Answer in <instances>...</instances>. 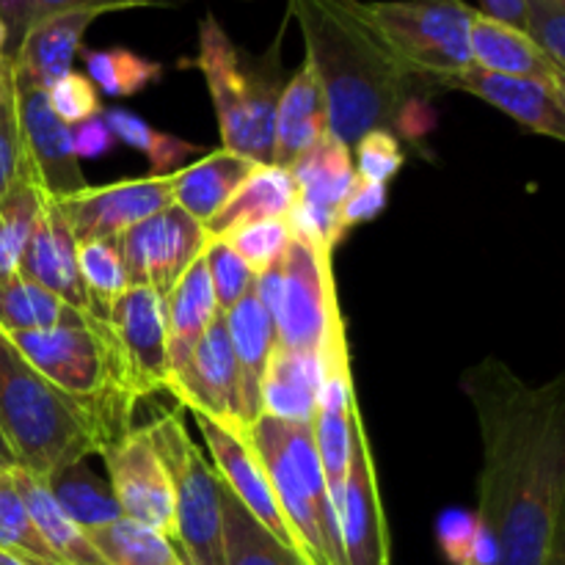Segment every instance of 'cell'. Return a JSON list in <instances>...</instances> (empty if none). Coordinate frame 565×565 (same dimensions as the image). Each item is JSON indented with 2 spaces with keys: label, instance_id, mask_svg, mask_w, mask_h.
<instances>
[{
  "label": "cell",
  "instance_id": "obj_49",
  "mask_svg": "<svg viewBox=\"0 0 565 565\" xmlns=\"http://www.w3.org/2000/svg\"><path fill=\"white\" fill-rule=\"evenodd\" d=\"M544 565H565V524L557 527L555 539H552L550 544V552H546Z\"/></svg>",
  "mask_w": 565,
  "mask_h": 565
},
{
  "label": "cell",
  "instance_id": "obj_50",
  "mask_svg": "<svg viewBox=\"0 0 565 565\" xmlns=\"http://www.w3.org/2000/svg\"><path fill=\"white\" fill-rule=\"evenodd\" d=\"M11 467H17V458L14 452H11V447L6 445L3 434H0V469H11Z\"/></svg>",
  "mask_w": 565,
  "mask_h": 565
},
{
  "label": "cell",
  "instance_id": "obj_9",
  "mask_svg": "<svg viewBox=\"0 0 565 565\" xmlns=\"http://www.w3.org/2000/svg\"><path fill=\"white\" fill-rule=\"evenodd\" d=\"M210 237L213 235L207 226L199 224L177 204H169L152 218L121 232L116 237V248L130 285H147L166 296L177 279L202 257Z\"/></svg>",
  "mask_w": 565,
  "mask_h": 565
},
{
  "label": "cell",
  "instance_id": "obj_10",
  "mask_svg": "<svg viewBox=\"0 0 565 565\" xmlns=\"http://www.w3.org/2000/svg\"><path fill=\"white\" fill-rule=\"evenodd\" d=\"M99 456L108 467L110 497L121 516L174 541V497L149 430H127L121 439L105 445Z\"/></svg>",
  "mask_w": 565,
  "mask_h": 565
},
{
  "label": "cell",
  "instance_id": "obj_52",
  "mask_svg": "<svg viewBox=\"0 0 565 565\" xmlns=\"http://www.w3.org/2000/svg\"><path fill=\"white\" fill-rule=\"evenodd\" d=\"M6 42H9V36H6V25H3V20H0V61L6 58Z\"/></svg>",
  "mask_w": 565,
  "mask_h": 565
},
{
  "label": "cell",
  "instance_id": "obj_22",
  "mask_svg": "<svg viewBox=\"0 0 565 565\" xmlns=\"http://www.w3.org/2000/svg\"><path fill=\"white\" fill-rule=\"evenodd\" d=\"M166 303V342H169V379L185 367L193 348L199 345L210 326L221 318L210 281L204 254L177 279L163 296Z\"/></svg>",
  "mask_w": 565,
  "mask_h": 565
},
{
  "label": "cell",
  "instance_id": "obj_6",
  "mask_svg": "<svg viewBox=\"0 0 565 565\" xmlns=\"http://www.w3.org/2000/svg\"><path fill=\"white\" fill-rule=\"evenodd\" d=\"M331 257L334 252L290 241L285 257L257 276L254 292L274 318L279 351L315 356L342 320Z\"/></svg>",
  "mask_w": 565,
  "mask_h": 565
},
{
  "label": "cell",
  "instance_id": "obj_38",
  "mask_svg": "<svg viewBox=\"0 0 565 565\" xmlns=\"http://www.w3.org/2000/svg\"><path fill=\"white\" fill-rule=\"evenodd\" d=\"M50 486H53V494L58 500V505L64 508L66 516L77 527H99V524H108L121 516L114 497L105 494L97 486V480H94V475L86 472V461L75 463L66 472H61L58 478L50 480Z\"/></svg>",
  "mask_w": 565,
  "mask_h": 565
},
{
  "label": "cell",
  "instance_id": "obj_17",
  "mask_svg": "<svg viewBox=\"0 0 565 565\" xmlns=\"http://www.w3.org/2000/svg\"><path fill=\"white\" fill-rule=\"evenodd\" d=\"M439 86L472 94L539 136L555 138V141L565 138V88H555L533 77L497 75L475 64L445 77Z\"/></svg>",
  "mask_w": 565,
  "mask_h": 565
},
{
  "label": "cell",
  "instance_id": "obj_23",
  "mask_svg": "<svg viewBox=\"0 0 565 565\" xmlns=\"http://www.w3.org/2000/svg\"><path fill=\"white\" fill-rule=\"evenodd\" d=\"M329 132V114L318 75L303 61L279 94L274 119V163L290 166Z\"/></svg>",
  "mask_w": 565,
  "mask_h": 565
},
{
  "label": "cell",
  "instance_id": "obj_39",
  "mask_svg": "<svg viewBox=\"0 0 565 565\" xmlns=\"http://www.w3.org/2000/svg\"><path fill=\"white\" fill-rule=\"evenodd\" d=\"M103 119L105 125H108V130L114 132L116 141L127 143V147L147 154L149 163H152V174H171L169 169H174L182 158H188V154L196 149L191 147V143L182 141V138L158 132L154 127H149L147 121L138 119L136 114H130V110H103Z\"/></svg>",
  "mask_w": 565,
  "mask_h": 565
},
{
  "label": "cell",
  "instance_id": "obj_29",
  "mask_svg": "<svg viewBox=\"0 0 565 565\" xmlns=\"http://www.w3.org/2000/svg\"><path fill=\"white\" fill-rule=\"evenodd\" d=\"M221 565H307L221 483Z\"/></svg>",
  "mask_w": 565,
  "mask_h": 565
},
{
  "label": "cell",
  "instance_id": "obj_53",
  "mask_svg": "<svg viewBox=\"0 0 565 565\" xmlns=\"http://www.w3.org/2000/svg\"><path fill=\"white\" fill-rule=\"evenodd\" d=\"M0 70H3V61H0Z\"/></svg>",
  "mask_w": 565,
  "mask_h": 565
},
{
  "label": "cell",
  "instance_id": "obj_40",
  "mask_svg": "<svg viewBox=\"0 0 565 565\" xmlns=\"http://www.w3.org/2000/svg\"><path fill=\"white\" fill-rule=\"evenodd\" d=\"M221 241L254 270V274H263V270L274 268L281 257H285L287 246H290L292 235L287 218H263V221H246V224H237L232 230L221 232Z\"/></svg>",
  "mask_w": 565,
  "mask_h": 565
},
{
  "label": "cell",
  "instance_id": "obj_3",
  "mask_svg": "<svg viewBox=\"0 0 565 565\" xmlns=\"http://www.w3.org/2000/svg\"><path fill=\"white\" fill-rule=\"evenodd\" d=\"M9 337L22 356L86 414L97 436V452L130 430L138 397L110 323L72 309L55 329Z\"/></svg>",
  "mask_w": 565,
  "mask_h": 565
},
{
  "label": "cell",
  "instance_id": "obj_32",
  "mask_svg": "<svg viewBox=\"0 0 565 565\" xmlns=\"http://www.w3.org/2000/svg\"><path fill=\"white\" fill-rule=\"evenodd\" d=\"M196 0H0V20L6 25V55L20 44L28 28L36 25L44 17L61 14V11H130V9H182Z\"/></svg>",
  "mask_w": 565,
  "mask_h": 565
},
{
  "label": "cell",
  "instance_id": "obj_34",
  "mask_svg": "<svg viewBox=\"0 0 565 565\" xmlns=\"http://www.w3.org/2000/svg\"><path fill=\"white\" fill-rule=\"evenodd\" d=\"M77 270L88 298V315L108 323L116 298L130 287L116 241H77Z\"/></svg>",
  "mask_w": 565,
  "mask_h": 565
},
{
  "label": "cell",
  "instance_id": "obj_26",
  "mask_svg": "<svg viewBox=\"0 0 565 565\" xmlns=\"http://www.w3.org/2000/svg\"><path fill=\"white\" fill-rule=\"evenodd\" d=\"M292 182H296L298 202L315 210L337 215L342 199L356 182V166H353L351 147L326 132L312 149L287 166Z\"/></svg>",
  "mask_w": 565,
  "mask_h": 565
},
{
  "label": "cell",
  "instance_id": "obj_14",
  "mask_svg": "<svg viewBox=\"0 0 565 565\" xmlns=\"http://www.w3.org/2000/svg\"><path fill=\"white\" fill-rule=\"evenodd\" d=\"M138 401L166 392L169 384V342H166V303L158 290L130 285L108 318Z\"/></svg>",
  "mask_w": 565,
  "mask_h": 565
},
{
  "label": "cell",
  "instance_id": "obj_42",
  "mask_svg": "<svg viewBox=\"0 0 565 565\" xmlns=\"http://www.w3.org/2000/svg\"><path fill=\"white\" fill-rule=\"evenodd\" d=\"M204 263H207V274L221 312L235 307L257 285V274L221 237H210L207 248H204Z\"/></svg>",
  "mask_w": 565,
  "mask_h": 565
},
{
  "label": "cell",
  "instance_id": "obj_1",
  "mask_svg": "<svg viewBox=\"0 0 565 565\" xmlns=\"http://www.w3.org/2000/svg\"><path fill=\"white\" fill-rule=\"evenodd\" d=\"M483 445L478 524L491 565H544L565 524V375L530 386L489 356L461 381Z\"/></svg>",
  "mask_w": 565,
  "mask_h": 565
},
{
  "label": "cell",
  "instance_id": "obj_31",
  "mask_svg": "<svg viewBox=\"0 0 565 565\" xmlns=\"http://www.w3.org/2000/svg\"><path fill=\"white\" fill-rule=\"evenodd\" d=\"M44 202H47V193L39 185L36 169L25 154V169H22L20 180L0 202V281L20 274L22 254L36 230Z\"/></svg>",
  "mask_w": 565,
  "mask_h": 565
},
{
  "label": "cell",
  "instance_id": "obj_5",
  "mask_svg": "<svg viewBox=\"0 0 565 565\" xmlns=\"http://www.w3.org/2000/svg\"><path fill=\"white\" fill-rule=\"evenodd\" d=\"M0 434L17 458L42 478L55 480L97 452L86 414L61 395L0 329Z\"/></svg>",
  "mask_w": 565,
  "mask_h": 565
},
{
  "label": "cell",
  "instance_id": "obj_33",
  "mask_svg": "<svg viewBox=\"0 0 565 565\" xmlns=\"http://www.w3.org/2000/svg\"><path fill=\"white\" fill-rule=\"evenodd\" d=\"M72 307L22 274L0 281V329L6 334L47 331L70 318Z\"/></svg>",
  "mask_w": 565,
  "mask_h": 565
},
{
  "label": "cell",
  "instance_id": "obj_13",
  "mask_svg": "<svg viewBox=\"0 0 565 565\" xmlns=\"http://www.w3.org/2000/svg\"><path fill=\"white\" fill-rule=\"evenodd\" d=\"M171 174H149L55 199L77 241H116L121 232L174 204Z\"/></svg>",
  "mask_w": 565,
  "mask_h": 565
},
{
  "label": "cell",
  "instance_id": "obj_21",
  "mask_svg": "<svg viewBox=\"0 0 565 565\" xmlns=\"http://www.w3.org/2000/svg\"><path fill=\"white\" fill-rule=\"evenodd\" d=\"M469 55H472V64L486 72L533 77L555 88H565L563 66H557L522 28L494 20L480 9L472 11V22H469Z\"/></svg>",
  "mask_w": 565,
  "mask_h": 565
},
{
  "label": "cell",
  "instance_id": "obj_48",
  "mask_svg": "<svg viewBox=\"0 0 565 565\" xmlns=\"http://www.w3.org/2000/svg\"><path fill=\"white\" fill-rule=\"evenodd\" d=\"M483 14L494 17V20L508 22L513 28L524 31V0H480Z\"/></svg>",
  "mask_w": 565,
  "mask_h": 565
},
{
  "label": "cell",
  "instance_id": "obj_28",
  "mask_svg": "<svg viewBox=\"0 0 565 565\" xmlns=\"http://www.w3.org/2000/svg\"><path fill=\"white\" fill-rule=\"evenodd\" d=\"M298 191L292 182L290 171L285 166H257L252 174L243 180V185L232 193L230 202L224 204L218 215L207 224L210 235L232 230L246 221L263 218H287L290 207L296 204Z\"/></svg>",
  "mask_w": 565,
  "mask_h": 565
},
{
  "label": "cell",
  "instance_id": "obj_36",
  "mask_svg": "<svg viewBox=\"0 0 565 565\" xmlns=\"http://www.w3.org/2000/svg\"><path fill=\"white\" fill-rule=\"evenodd\" d=\"M0 546L28 565H61L33 524L9 469H0Z\"/></svg>",
  "mask_w": 565,
  "mask_h": 565
},
{
  "label": "cell",
  "instance_id": "obj_7",
  "mask_svg": "<svg viewBox=\"0 0 565 565\" xmlns=\"http://www.w3.org/2000/svg\"><path fill=\"white\" fill-rule=\"evenodd\" d=\"M367 11L417 81L439 86L472 64L469 22L475 9L463 0H375Z\"/></svg>",
  "mask_w": 565,
  "mask_h": 565
},
{
  "label": "cell",
  "instance_id": "obj_11",
  "mask_svg": "<svg viewBox=\"0 0 565 565\" xmlns=\"http://www.w3.org/2000/svg\"><path fill=\"white\" fill-rule=\"evenodd\" d=\"M334 513L345 565H392L379 475H375L362 412H356L353 419V461L345 491L334 502Z\"/></svg>",
  "mask_w": 565,
  "mask_h": 565
},
{
  "label": "cell",
  "instance_id": "obj_16",
  "mask_svg": "<svg viewBox=\"0 0 565 565\" xmlns=\"http://www.w3.org/2000/svg\"><path fill=\"white\" fill-rule=\"evenodd\" d=\"M14 97L25 154L36 169L44 193L53 199H66L88 188L72 143V127L53 114L47 92L14 86Z\"/></svg>",
  "mask_w": 565,
  "mask_h": 565
},
{
  "label": "cell",
  "instance_id": "obj_46",
  "mask_svg": "<svg viewBox=\"0 0 565 565\" xmlns=\"http://www.w3.org/2000/svg\"><path fill=\"white\" fill-rule=\"evenodd\" d=\"M386 207V185L379 182H367L356 174V182L348 191V196L342 199L340 210H337V224H340L342 237L359 224H367V221L379 218Z\"/></svg>",
  "mask_w": 565,
  "mask_h": 565
},
{
  "label": "cell",
  "instance_id": "obj_43",
  "mask_svg": "<svg viewBox=\"0 0 565 565\" xmlns=\"http://www.w3.org/2000/svg\"><path fill=\"white\" fill-rule=\"evenodd\" d=\"M353 166H356V174L367 182H379L386 185L397 171L406 163V152L397 143L395 132L390 130H370L353 143L351 149Z\"/></svg>",
  "mask_w": 565,
  "mask_h": 565
},
{
  "label": "cell",
  "instance_id": "obj_19",
  "mask_svg": "<svg viewBox=\"0 0 565 565\" xmlns=\"http://www.w3.org/2000/svg\"><path fill=\"white\" fill-rule=\"evenodd\" d=\"M20 274L58 296L77 312L88 315V298L83 290L81 270H77V237L53 196L44 202L36 230L22 254Z\"/></svg>",
  "mask_w": 565,
  "mask_h": 565
},
{
  "label": "cell",
  "instance_id": "obj_41",
  "mask_svg": "<svg viewBox=\"0 0 565 565\" xmlns=\"http://www.w3.org/2000/svg\"><path fill=\"white\" fill-rule=\"evenodd\" d=\"M22 169H25V143H22L20 114H17L11 64L9 58H3V70H0V202L20 180Z\"/></svg>",
  "mask_w": 565,
  "mask_h": 565
},
{
  "label": "cell",
  "instance_id": "obj_12",
  "mask_svg": "<svg viewBox=\"0 0 565 565\" xmlns=\"http://www.w3.org/2000/svg\"><path fill=\"white\" fill-rule=\"evenodd\" d=\"M166 392L191 414H202L221 428L243 430L241 379H237L235 353L226 337L224 312L193 348L185 367L171 375Z\"/></svg>",
  "mask_w": 565,
  "mask_h": 565
},
{
  "label": "cell",
  "instance_id": "obj_37",
  "mask_svg": "<svg viewBox=\"0 0 565 565\" xmlns=\"http://www.w3.org/2000/svg\"><path fill=\"white\" fill-rule=\"evenodd\" d=\"M359 406L353 412H315L312 417V439L318 447L320 467H323L326 486H329L331 505L345 491L348 472L353 461V419H356Z\"/></svg>",
  "mask_w": 565,
  "mask_h": 565
},
{
  "label": "cell",
  "instance_id": "obj_2",
  "mask_svg": "<svg viewBox=\"0 0 565 565\" xmlns=\"http://www.w3.org/2000/svg\"><path fill=\"white\" fill-rule=\"evenodd\" d=\"M318 75L329 132L345 147L370 130H395L423 81L397 61L362 0H287Z\"/></svg>",
  "mask_w": 565,
  "mask_h": 565
},
{
  "label": "cell",
  "instance_id": "obj_8",
  "mask_svg": "<svg viewBox=\"0 0 565 565\" xmlns=\"http://www.w3.org/2000/svg\"><path fill=\"white\" fill-rule=\"evenodd\" d=\"M174 497L177 546L191 565H221V480L191 441L180 412L147 425Z\"/></svg>",
  "mask_w": 565,
  "mask_h": 565
},
{
  "label": "cell",
  "instance_id": "obj_35",
  "mask_svg": "<svg viewBox=\"0 0 565 565\" xmlns=\"http://www.w3.org/2000/svg\"><path fill=\"white\" fill-rule=\"evenodd\" d=\"M83 61H86L88 81L97 86V92L110 97H132L163 77V64L143 58L127 47L83 50Z\"/></svg>",
  "mask_w": 565,
  "mask_h": 565
},
{
  "label": "cell",
  "instance_id": "obj_18",
  "mask_svg": "<svg viewBox=\"0 0 565 565\" xmlns=\"http://www.w3.org/2000/svg\"><path fill=\"white\" fill-rule=\"evenodd\" d=\"M97 11H61V14L44 17L36 25L28 28L11 55V81L17 88H39L47 92L55 81L72 72L77 53H83V39Z\"/></svg>",
  "mask_w": 565,
  "mask_h": 565
},
{
  "label": "cell",
  "instance_id": "obj_47",
  "mask_svg": "<svg viewBox=\"0 0 565 565\" xmlns=\"http://www.w3.org/2000/svg\"><path fill=\"white\" fill-rule=\"evenodd\" d=\"M72 143H75V154L81 158H99V154H108L114 149L116 138L114 132L105 125L103 114L94 116V119L83 121V125L72 127Z\"/></svg>",
  "mask_w": 565,
  "mask_h": 565
},
{
  "label": "cell",
  "instance_id": "obj_25",
  "mask_svg": "<svg viewBox=\"0 0 565 565\" xmlns=\"http://www.w3.org/2000/svg\"><path fill=\"white\" fill-rule=\"evenodd\" d=\"M9 475L14 480L17 491H20L22 502H25L28 513H31L33 524L42 533L44 544L58 557L61 565H108L99 557V552L94 550L83 527H77L66 516L64 508L58 505L47 478L25 467H11Z\"/></svg>",
  "mask_w": 565,
  "mask_h": 565
},
{
  "label": "cell",
  "instance_id": "obj_45",
  "mask_svg": "<svg viewBox=\"0 0 565 565\" xmlns=\"http://www.w3.org/2000/svg\"><path fill=\"white\" fill-rule=\"evenodd\" d=\"M524 33L565 70V0H524Z\"/></svg>",
  "mask_w": 565,
  "mask_h": 565
},
{
  "label": "cell",
  "instance_id": "obj_27",
  "mask_svg": "<svg viewBox=\"0 0 565 565\" xmlns=\"http://www.w3.org/2000/svg\"><path fill=\"white\" fill-rule=\"evenodd\" d=\"M320 386L318 353H287L276 348L263 384V414L285 423H312Z\"/></svg>",
  "mask_w": 565,
  "mask_h": 565
},
{
  "label": "cell",
  "instance_id": "obj_30",
  "mask_svg": "<svg viewBox=\"0 0 565 565\" xmlns=\"http://www.w3.org/2000/svg\"><path fill=\"white\" fill-rule=\"evenodd\" d=\"M83 533L108 565H191L174 541L125 516Z\"/></svg>",
  "mask_w": 565,
  "mask_h": 565
},
{
  "label": "cell",
  "instance_id": "obj_24",
  "mask_svg": "<svg viewBox=\"0 0 565 565\" xmlns=\"http://www.w3.org/2000/svg\"><path fill=\"white\" fill-rule=\"evenodd\" d=\"M257 166L259 163L230 152V149H215V152L204 154L199 163L171 171V182H174L171 196H174L177 207L207 226Z\"/></svg>",
  "mask_w": 565,
  "mask_h": 565
},
{
  "label": "cell",
  "instance_id": "obj_15",
  "mask_svg": "<svg viewBox=\"0 0 565 565\" xmlns=\"http://www.w3.org/2000/svg\"><path fill=\"white\" fill-rule=\"evenodd\" d=\"M191 417L193 423H196L199 434H202L204 445H207L210 458H213V469L215 475H218L221 483L237 497V502H241V505L246 508L274 539H279L281 544L290 546L298 555L296 539H292L285 516H281L279 502H276L274 491H270L268 475H265L263 463H259L246 430L221 428V425L202 417V414H191Z\"/></svg>",
  "mask_w": 565,
  "mask_h": 565
},
{
  "label": "cell",
  "instance_id": "obj_44",
  "mask_svg": "<svg viewBox=\"0 0 565 565\" xmlns=\"http://www.w3.org/2000/svg\"><path fill=\"white\" fill-rule=\"evenodd\" d=\"M47 103L50 108H53V114L70 127H77L83 125V121L103 114L97 86L75 70L66 72L61 81H55L53 86L47 88Z\"/></svg>",
  "mask_w": 565,
  "mask_h": 565
},
{
  "label": "cell",
  "instance_id": "obj_20",
  "mask_svg": "<svg viewBox=\"0 0 565 565\" xmlns=\"http://www.w3.org/2000/svg\"><path fill=\"white\" fill-rule=\"evenodd\" d=\"M224 326L232 353H235L237 379H241V414L243 430H246L263 417V384L276 351L274 318L252 290L235 307L226 309Z\"/></svg>",
  "mask_w": 565,
  "mask_h": 565
},
{
  "label": "cell",
  "instance_id": "obj_51",
  "mask_svg": "<svg viewBox=\"0 0 565 565\" xmlns=\"http://www.w3.org/2000/svg\"><path fill=\"white\" fill-rule=\"evenodd\" d=\"M0 565H28V563L20 561V557L11 555V552H6L3 546H0Z\"/></svg>",
  "mask_w": 565,
  "mask_h": 565
},
{
  "label": "cell",
  "instance_id": "obj_4",
  "mask_svg": "<svg viewBox=\"0 0 565 565\" xmlns=\"http://www.w3.org/2000/svg\"><path fill=\"white\" fill-rule=\"evenodd\" d=\"M281 36L259 58L237 47L215 14L199 22V53L185 66L202 72L218 116L221 149L243 154L259 166L274 163V119L281 81Z\"/></svg>",
  "mask_w": 565,
  "mask_h": 565
}]
</instances>
